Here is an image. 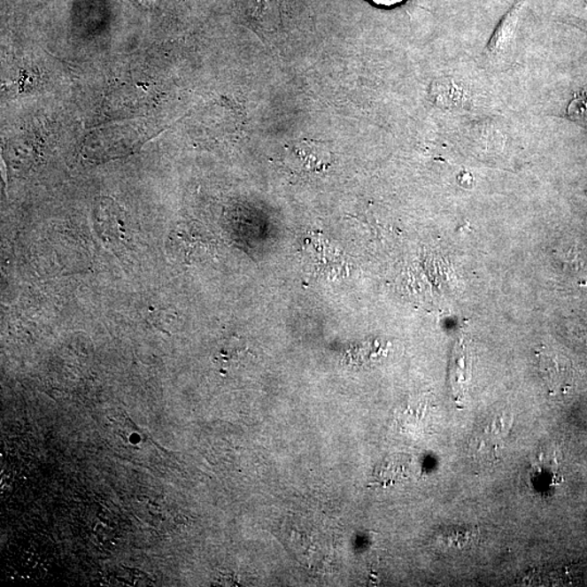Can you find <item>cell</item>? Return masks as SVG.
Here are the masks:
<instances>
[{"mask_svg": "<svg viewBox=\"0 0 587 587\" xmlns=\"http://www.w3.org/2000/svg\"><path fill=\"white\" fill-rule=\"evenodd\" d=\"M371 2L382 7H393L395 4H402L404 0H371Z\"/></svg>", "mask_w": 587, "mask_h": 587, "instance_id": "obj_6", "label": "cell"}, {"mask_svg": "<svg viewBox=\"0 0 587 587\" xmlns=\"http://www.w3.org/2000/svg\"><path fill=\"white\" fill-rule=\"evenodd\" d=\"M452 389L455 391H460L462 389V384L465 383L467 380V350L465 344L460 342L458 345L455 346L452 354Z\"/></svg>", "mask_w": 587, "mask_h": 587, "instance_id": "obj_3", "label": "cell"}, {"mask_svg": "<svg viewBox=\"0 0 587 587\" xmlns=\"http://www.w3.org/2000/svg\"><path fill=\"white\" fill-rule=\"evenodd\" d=\"M569 113L575 120L587 124V97L575 99L570 104Z\"/></svg>", "mask_w": 587, "mask_h": 587, "instance_id": "obj_4", "label": "cell"}, {"mask_svg": "<svg viewBox=\"0 0 587 587\" xmlns=\"http://www.w3.org/2000/svg\"><path fill=\"white\" fill-rule=\"evenodd\" d=\"M524 6H526V0H517L514 7L505 14L486 47V54L489 58L504 60L506 57L513 54L519 20Z\"/></svg>", "mask_w": 587, "mask_h": 587, "instance_id": "obj_1", "label": "cell"}, {"mask_svg": "<svg viewBox=\"0 0 587 587\" xmlns=\"http://www.w3.org/2000/svg\"><path fill=\"white\" fill-rule=\"evenodd\" d=\"M95 222L98 231L109 241H124L127 237L126 220L120 207L112 199L103 197L97 200L94 209Z\"/></svg>", "mask_w": 587, "mask_h": 587, "instance_id": "obj_2", "label": "cell"}, {"mask_svg": "<svg viewBox=\"0 0 587 587\" xmlns=\"http://www.w3.org/2000/svg\"><path fill=\"white\" fill-rule=\"evenodd\" d=\"M128 2L135 4L141 11L152 12L160 8L165 0H128Z\"/></svg>", "mask_w": 587, "mask_h": 587, "instance_id": "obj_5", "label": "cell"}]
</instances>
